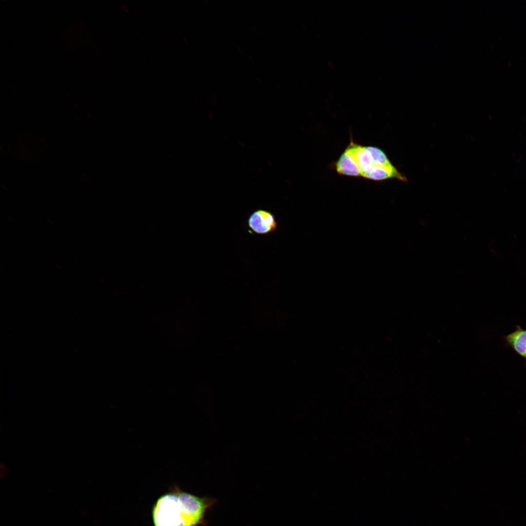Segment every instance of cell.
<instances>
[{
    "label": "cell",
    "mask_w": 526,
    "mask_h": 526,
    "mask_svg": "<svg viewBox=\"0 0 526 526\" xmlns=\"http://www.w3.org/2000/svg\"><path fill=\"white\" fill-rule=\"evenodd\" d=\"M214 499L199 497L174 485L157 498L152 506L153 526H200Z\"/></svg>",
    "instance_id": "cell-1"
},
{
    "label": "cell",
    "mask_w": 526,
    "mask_h": 526,
    "mask_svg": "<svg viewBox=\"0 0 526 526\" xmlns=\"http://www.w3.org/2000/svg\"><path fill=\"white\" fill-rule=\"evenodd\" d=\"M246 225L249 232L260 235L273 233L278 228V224L274 214L263 209H258L247 218Z\"/></svg>",
    "instance_id": "cell-2"
},
{
    "label": "cell",
    "mask_w": 526,
    "mask_h": 526,
    "mask_svg": "<svg viewBox=\"0 0 526 526\" xmlns=\"http://www.w3.org/2000/svg\"><path fill=\"white\" fill-rule=\"evenodd\" d=\"M345 150L355 161L359 169L361 176L370 170L373 165V162L366 147L362 146L351 141Z\"/></svg>",
    "instance_id": "cell-3"
},
{
    "label": "cell",
    "mask_w": 526,
    "mask_h": 526,
    "mask_svg": "<svg viewBox=\"0 0 526 526\" xmlns=\"http://www.w3.org/2000/svg\"><path fill=\"white\" fill-rule=\"evenodd\" d=\"M362 176L375 181H383L393 178L404 182L407 181L406 177L402 175L394 166L385 167L373 164L370 170L364 173Z\"/></svg>",
    "instance_id": "cell-4"
},
{
    "label": "cell",
    "mask_w": 526,
    "mask_h": 526,
    "mask_svg": "<svg viewBox=\"0 0 526 526\" xmlns=\"http://www.w3.org/2000/svg\"><path fill=\"white\" fill-rule=\"evenodd\" d=\"M507 345L526 360V330L519 326L516 330L504 337Z\"/></svg>",
    "instance_id": "cell-5"
},
{
    "label": "cell",
    "mask_w": 526,
    "mask_h": 526,
    "mask_svg": "<svg viewBox=\"0 0 526 526\" xmlns=\"http://www.w3.org/2000/svg\"><path fill=\"white\" fill-rule=\"evenodd\" d=\"M335 168L337 172L340 175L354 177L361 176L357 163L346 150L336 162Z\"/></svg>",
    "instance_id": "cell-6"
},
{
    "label": "cell",
    "mask_w": 526,
    "mask_h": 526,
    "mask_svg": "<svg viewBox=\"0 0 526 526\" xmlns=\"http://www.w3.org/2000/svg\"><path fill=\"white\" fill-rule=\"evenodd\" d=\"M366 148L371 154L374 164L385 167L394 166L385 153L380 149L373 146H367Z\"/></svg>",
    "instance_id": "cell-7"
},
{
    "label": "cell",
    "mask_w": 526,
    "mask_h": 526,
    "mask_svg": "<svg viewBox=\"0 0 526 526\" xmlns=\"http://www.w3.org/2000/svg\"></svg>",
    "instance_id": "cell-8"
}]
</instances>
